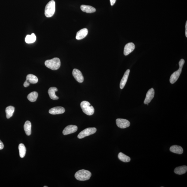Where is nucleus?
I'll list each match as a JSON object with an SVG mask.
<instances>
[{
	"label": "nucleus",
	"instance_id": "c85d7f7f",
	"mask_svg": "<svg viewBox=\"0 0 187 187\" xmlns=\"http://www.w3.org/2000/svg\"><path fill=\"white\" fill-rule=\"evenodd\" d=\"M186 37H187V21H186Z\"/></svg>",
	"mask_w": 187,
	"mask_h": 187
},
{
	"label": "nucleus",
	"instance_id": "cd10ccee",
	"mask_svg": "<svg viewBox=\"0 0 187 187\" xmlns=\"http://www.w3.org/2000/svg\"><path fill=\"white\" fill-rule=\"evenodd\" d=\"M111 6H113L116 3V0H110Z\"/></svg>",
	"mask_w": 187,
	"mask_h": 187
},
{
	"label": "nucleus",
	"instance_id": "aec40b11",
	"mask_svg": "<svg viewBox=\"0 0 187 187\" xmlns=\"http://www.w3.org/2000/svg\"><path fill=\"white\" fill-rule=\"evenodd\" d=\"M26 80L29 82L30 83L36 84L38 81V80L36 76L33 74H28L26 77Z\"/></svg>",
	"mask_w": 187,
	"mask_h": 187
},
{
	"label": "nucleus",
	"instance_id": "1a4fd4ad",
	"mask_svg": "<svg viewBox=\"0 0 187 187\" xmlns=\"http://www.w3.org/2000/svg\"><path fill=\"white\" fill-rule=\"evenodd\" d=\"M78 127L76 125H71L67 126L63 131V134L64 135L73 134L77 130Z\"/></svg>",
	"mask_w": 187,
	"mask_h": 187
},
{
	"label": "nucleus",
	"instance_id": "393cba45",
	"mask_svg": "<svg viewBox=\"0 0 187 187\" xmlns=\"http://www.w3.org/2000/svg\"><path fill=\"white\" fill-rule=\"evenodd\" d=\"M118 157L120 161L125 163L129 162L130 161L131 159L130 157L126 155L122 152L119 153L118 154Z\"/></svg>",
	"mask_w": 187,
	"mask_h": 187
},
{
	"label": "nucleus",
	"instance_id": "6e6552de",
	"mask_svg": "<svg viewBox=\"0 0 187 187\" xmlns=\"http://www.w3.org/2000/svg\"><path fill=\"white\" fill-rule=\"evenodd\" d=\"M72 73L73 77L77 82L80 83H82L84 82V77L80 70L74 69L73 70Z\"/></svg>",
	"mask_w": 187,
	"mask_h": 187
},
{
	"label": "nucleus",
	"instance_id": "7ed1b4c3",
	"mask_svg": "<svg viewBox=\"0 0 187 187\" xmlns=\"http://www.w3.org/2000/svg\"><path fill=\"white\" fill-rule=\"evenodd\" d=\"M185 61L183 59H181L179 62V68L177 71L174 72L171 75L170 78V83L174 84L178 80L181 74L183 65L184 64Z\"/></svg>",
	"mask_w": 187,
	"mask_h": 187
},
{
	"label": "nucleus",
	"instance_id": "b1692460",
	"mask_svg": "<svg viewBox=\"0 0 187 187\" xmlns=\"http://www.w3.org/2000/svg\"><path fill=\"white\" fill-rule=\"evenodd\" d=\"M19 149L20 157L21 158L24 157L26 152V148L23 143H21L19 145Z\"/></svg>",
	"mask_w": 187,
	"mask_h": 187
},
{
	"label": "nucleus",
	"instance_id": "2eb2a0df",
	"mask_svg": "<svg viewBox=\"0 0 187 187\" xmlns=\"http://www.w3.org/2000/svg\"><path fill=\"white\" fill-rule=\"evenodd\" d=\"M80 8L82 11L88 13H93L96 11L94 8L89 5H82L80 6Z\"/></svg>",
	"mask_w": 187,
	"mask_h": 187
},
{
	"label": "nucleus",
	"instance_id": "423d86ee",
	"mask_svg": "<svg viewBox=\"0 0 187 187\" xmlns=\"http://www.w3.org/2000/svg\"><path fill=\"white\" fill-rule=\"evenodd\" d=\"M97 129L95 127H89L84 129L81 132L78 136L79 139H82L86 136L91 135L96 132Z\"/></svg>",
	"mask_w": 187,
	"mask_h": 187
},
{
	"label": "nucleus",
	"instance_id": "6ab92c4d",
	"mask_svg": "<svg viewBox=\"0 0 187 187\" xmlns=\"http://www.w3.org/2000/svg\"><path fill=\"white\" fill-rule=\"evenodd\" d=\"M24 130L27 136H30L31 134V124L29 121H27L25 122L24 125Z\"/></svg>",
	"mask_w": 187,
	"mask_h": 187
},
{
	"label": "nucleus",
	"instance_id": "0eeeda50",
	"mask_svg": "<svg viewBox=\"0 0 187 187\" xmlns=\"http://www.w3.org/2000/svg\"><path fill=\"white\" fill-rule=\"evenodd\" d=\"M116 124L118 127L125 129L130 126V123L128 120L122 118H118L116 120Z\"/></svg>",
	"mask_w": 187,
	"mask_h": 187
},
{
	"label": "nucleus",
	"instance_id": "ddd939ff",
	"mask_svg": "<svg viewBox=\"0 0 187 187\" xmlns=\"http://www.w3.org/2000/svg\"><path fill=\"white\" fill-rule=\"evenodd\" d=\"M88 33V30L87 28H84L79 30L77 32L76 39L77 40H80L84 38Z\"/></svg>",
	"mask_w": 187,
	"mask_h": 187
},
{
	"label": "nucleus",
	"instance_id": "9b49d317",
	"mask_svg": "<svg viewBox=\"0 0 187 187\" xmlns=\"http://www.w3.org/2000/svg\"><path fill=\"white\" fill-rule=\"evenodd\" d=\"M154 90L153 88H152L149 90L147 93L146 97H145L144 103L145 104H148L150 103L154 98Z\"/></svg>",
	"mask_w": 187,
	"mask_h": 187
},
{
	"label": "nucleus",
	"instance_id": "f03ea898",
	"mask_svg": "<svg viewBox=\"0 0 187 187\" xmlns=\"http://www.w3.org/2000/svg\"><path fill=\"white\" fill-rule=\"evenodd\" d=\"M91 176V172L89 171L82 170L77 171L75 173V177L78 181H84L89 179Z\"/></svg>",
	"mask_w": 187,
	"mask_h": 187
},
{
	"label": "nucleus",
	"instance_id": "4468645a",
	"mask_svg": "<svg viewBox=\"0 0 187 187\" xmlns=\"http://www.w3.org/2000/svg\"><path fill=\"white\" fill-rule=\"evenodd\" d=\"M130 72V70L127 69L124 74L120 83V88L121 89H123L125 87V84L127 83V79H128Z\"/></svg>",
	"mask_w": 187,
	"mask_h": 187
},
{
	"label": "nucleus",
	"instance_id": "f3484780",
	"mask_svg": "<svg viewBox=\"0 0 187 187\" xmlns=\"http://www.w3.org/2000/svg\"><path fill=\"white\" fill-rule=\"evenodd\" d=\"M170 150L171 152L178 154H181L183 152L182 147L178 145H172L170 147Z\"/></svg>",
	"mask_w": 187,
	"mask_h": 187
},
{
	"label": "nucleus",
	"instance_id": "4be33fe9",
	"mask_svg": "<svg viewBox=\"0 0 187 187\" xmlns=\"http://www.w3.org/2000/svg\"><path fill=\"white\" fill-rule=\"evenodd\" d=\"M15 111V108L12 106H10L7 107L6 109V118H10L12 116Z\"/></svg>",
	"mask_w": 187,
	"mask_h": 187
},
{
	"label": "nucleus",
	"instance_id": "39448f33",
	"mask_svg": "<svg viewBox=\"0 0 187 187\" xmlns=\"http://www.w3.org/2000/svg\"><path fill=\"white\" fill-rule=\"evenodd\" d=\"M80 107L82 111L88 116H91L94 113V109L91 105L89 102L83 101L80 104Z\"/></svg>",
	"mask_w": 187,
	"mask_h": 187
},
{
	"label": "nucleus",
	"instance_id": "5701e85b",
	"mask_svg": "<svg viewBox=\"0 0 187 187\" xmlns=\"http://www.w3.org/2000/svg\"><path fill=\"white\" fill-rule=\"evenodd\" d=\"M38 94L36 91H33L29 94L27 98L29 101L31 102H35L36 101Z\"/></svg>",
	"mask_w": 187,
	"mask_h": 187
},
{
	"label": "nucleus",
	"instance_id": "f8f14e48",
	"mask_svg": "<svg viewBox=\"0 0 187 187\" xmlns=\"http://www.w3.org/2000/svg\"><path fill=\"white\" fill-rule=\"evenodd\" d=\"M65 109L63 107H55L50 109L49 113L53 115L62 114L65 112Z\"/></svg>",
	"mask_w": 187,
	"mask_h": 187
},
{
	"label": "nucleus",
	"instance_id": "a211bd4d",
	"mask_svg": "<svg viewBox=\"0 0 187 187\" xmlns=\"http://www.w3.org/2000/svg\"><path fill=\"white\" fill-rule=\"evenodd\" d=\"M187 171V167L186 166H179L176 168L174 172L178 175H182L186 173Z\"/></svg>",
	"mask_w": 187,
	"mask_h": 187
},
{
	"label": "nucleus",
	"instance_id": "412c9836",
	"mask_svg": "<svg viewBox=\"0 0 187 187\" xmlns=\"http://www.w3.org/2000/svg\"><path fill=\"white\" fill-rule=\"evenodd\" d=\"M36 38V36L35 34L32 33L31 35H28L26 36L25 41L27 44H32L35 42Z\"/></svg>",
	"mask_w": 187,
	"mask_h": 187
},
{
	"label": "nucleus",
	"instance_id": "bb28decb",
	"mask_svg": "<svg viewBox=\"0 0 187 187\" xmlns=\"http://www.w3.org/2000/svg\"><path fill=\"white\" fill-rule=\"evenodd\" d=\"M4 147V145L3 143L1 140H0V150H2Z\"/></svg>",
	"mask_w": 187,
	"mask_h": 187
},
{
	"label": "nucleus",
	"instance_id": "a878e982",
	"mask_svg": "<svg viewBox=\"0 0 187 187\" xmlns=\"http://www.w3.org/2000/svg\"><path fill=\"white\" fill-rule=\"evenodd\" d=\"M30 84L29 82L27 80H26V81L24 82L23 85H24V86L25 87H27L30 85Z\"/></svg>",
	"mask_w": 187,
	"mask_h": 187
},
{
	"label": "nucleus",
	"instance_id": "dca6fc26",
	"mask_svg": "<svg viewBox=\"0 0 187 187\" xmlns=\"http://www.w3.org/2000/svg\"><path fill=\"white\" fill-rule=\"evenodd\" d=\"M57 91V88L55 87H50L48 90V94L49 95L50 98L52 100H58L59 98L55 94V92Z\"/></svg>",
	"mask_w": 187,
	"mask_h": 187
},
{
	"label": "nucleus",
	"instance_id": "c756f323",
	"mask_svg": "<svg viewBox=\"0 0 187 187\" xmlns=\"http://www.w3.org/2000/svg\"><path fill=\"white\" fill-rule=\"evenodd\" d=\"M44 187H47L48 186H44Z\"/></svg>",
	"mask_w": 187,
	"mask_h": 187
},
{
	"label": "nucleus",
	"instance_id": "20e7f679",
	"mask_svg": "<svg viewBox=\"0 0 187 187\" xmlns=\"http://www.w3.org/2000/svg\"><path fill=\"white\" fill-rule=\"evenodd\" d=\"M55 11V2L52 0L46 5L45 9V15L46 17H51L53 15Z\"/></svg>",
	"mask_w": 187,
	"mask_h": 187
},
{
	"label": "nucleus",
	"instance_id": "f257e3e1",
	"mask_svg": "<svg viewBox=\"0 0 187 187\" xmlns=\"http://www.w3.org/2000/svg\"><path fill=\"white\" fill-rule=\"evenodd\" d=\"M45 64L47 67L53 70H57L59 69L61 66L60 59L55 57L50 60H47L45 62Z\"/></svg>",
	"mask_w": 187,
	"mask_h": 187
},
{
	"label": "nucleus",
	"instance_id": "9d476101",
	"mask_svg": "<svg viewBox=\"0 0 187 187\" xmlns=\"http://www.w3.org/2000/svg\"><path fill=\"white\" fill-rule=\"evenodd\" d=\"M135 48V46L134 43H129L125 46L124 50V54L127 55L134 51Z\"/></svg>",
	"mask_w": 187,
	"mask_h": 187
}]
</instances>
